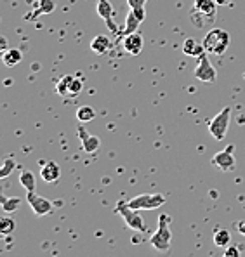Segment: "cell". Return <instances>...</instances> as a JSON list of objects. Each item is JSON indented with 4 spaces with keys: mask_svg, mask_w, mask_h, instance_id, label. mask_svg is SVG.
<instances>
[{
    "mask_svg": "<svg viewBox=\"0 0 245 257\" xmlns=\"http://www.w3.org/2000/svg\"><path fill=\"white\" fill-rule=\"evenodd\" d=\"M172 241V233H171V215L160 214L158 217V228L150 238L152 247L158 252H169Z\"/></svg>",
    "mask_w": 245,
    "mask_h": 257,
    "instance_id": "6da1fadb",
    "label": "cell"
},
{
    "mask_svg": "<svg viewBox=\"0 0 245 257\" xmlns=\"http://www.w3.org/2000/svg\"><path fill=\"white\" fill-rule=\"evenodd\" d=\"M202 42L209 54L223 56L229 47V33L223 28H212L205 33Z\"/></svg>",
    "mask_w": 245,
    "mask_h": 257,
    "instance_id": "7a4b0ae2",
    "label": "cell"
},
{
    "mask_svg": "<svg viewBox=\"0 0 245 257\" xmlns=\"http://www.w3.org/2000/svg\"><path fill=\"white\" fill-rule=\"evenodd\" d=\"M167 202V196L162 193H143L127 202V205L134 210H155Z\"/></svg>",
    "mask_w": 245,
    "mask_h": 257,
    "instance_id": "3957f363",
    "label": "cell"
},
{
    "mask_svg": "<svg viewBox=\"0 0 245 257\" xmlns=\"http://www.w3.org/2000/svg\"><path fill=\"white\" fill-rule=\"evenodd\" d=\"M116 212L122 215L124 222H126V226L129 229H133V231H139V233L148 231V228H146L145 221H143V217L139 215V212L134 209H131V207L127 205V202L116 203Z\"/></svg>",
    "mask_w": 245,
    "mask_h": 257,
    "instance_id": "277c9868",
    "label": "cell"
},
{
    "mask_svg": "<svg viewBox=\"0 0 245 257\" xmlns=\"http://www.w3.org/2000/svg\"><path fill=\"white\" fill-rule=\"evenodd\" d=\"M229 118H231V108L226 106L210 120L209 132L212 134V138L216 139V141H223L226 138V132H228V127H229Z\"/></svg>",
    "mask_w": 245,
    "mask_h": 257,
    "instance_id": "5b68a950",
    "label": "cell"
},
{
    "mask_svg": "<svg viewBox=\"0 0 245 257\" xmlns=\"http://www.w3.org/2000/svg\"><path fill=\"white\" fill-rule=\"evenodd\" d=\"M193 73H195V78H197V80L205 82V84L216 82L217 71H216V68L212 66V63H210L207 52H203L200 58H198V64H197V68H195Z\"/></svg>",
    "mask_w": 245,
    "mask_h": 257,
    "instance_id": "8992f818",
    "label": "cell"
},
{
    "mask_svg": "<svg viewBox=\"0 0 245 257\" xmlns=\"http://www.w3.org/2000/svg\"><path fill=\"white\" fill-rule=\"evenodd\" d=\"M26 202H28V205L32 207L33 214L39 215V217H42V215H49L52 212V202H49L47 198H44V196L37 195L35 191H26Z\"/></svg>",
    "mask_w": 245,
    "mask_h": 257,
    "instance_id": "52a82bcc",
    "label": "cell"
},
{
    "mask_svg": "<svg viewBox=\"0 0 245 257\" xmlns=\"http://www.w3.org/2000/svg\"><path fill=\"white\" fill-rule=\"evenodd\" d=\"M233 150H235V146L229 145L228 148H224L223 151H217V153L212 157V164L224 172L233 171V169L236 167V160H235V155H233Z\"/></svg>",
    "mask_w": 245,
    "mask_h": 257,
    "instance_id": "ba28073f",
    "label": "cell"
},
{
    "mask_svg": "<svg viewBox=\"0 0 245 257\" xmlns=\"http://www.w3.org/2000/svg\"><path fill=\"white\" fill-rule=\"evenodd\" d=\"M145 18H146L145 7H134V9H131L129 14L126 16V26H124V30H122L124 35H131V33L138 32L139 25L145 21Z\"/></svg>",
    "mask_w": 245,
    "mask_h": 257,
    "instance_id": "9c48e42d",
    "label": "cell"
},
{
    "mask_svg": "<svg viewBox=\"0 0 245 257\" xmlns=\"http://www.w3.org/2000/svg\"><path fill=\"white\" fill-rule=\"evenodd\" d=\"M143 45H145V40H143V35L139 32L131 33V35H124L122 39L124 51L131 56H138L143 51Z\"/></svg>",
    "mask_w": 245,
    "mask_h": 257,
    "instance_id": "30bf717a",
    "label": "cell"
},
{
    "mask_svg": "<svg viewBox=\"0 0 245 257\" xmlns=\"http://www.w3.org/2000/svg\"><path fill=\"white\" fill-rule=\"evenodd\" d=\"M78 138H80V143H82V148H84L85 153H94L101 148V139L97 136H92L89 134L87 131L84 128V125L78 127Z\"/></svg>",
    "mask_w": 245,
    "mask_h": 257,
    "instance_id": "8fae6325",
    "label": "cell"
},
{
    "mask_svg": "<svg viewBox=\"0 0 245 257\" xmlns=\"http://www.w3.org/2000/svg\"><path fill=\"white\" fill-rule=\"evenodd\" d=\"M96 11L97 14H99L101 18H103L104 21H106L108 28L111 30V32H118V28H116V25L113 23V6L110 0H97V6H96Z\"/></svg>",
    "mask_w": 245,
    "mask_h": 257,
    "instance_id": "7c38bea8",
    "label": "cell"
},
{
    "mask_svg": "<svg viewBox=\"0 0 245 257\" xmlns=\"http://www.w3.org/2000/svg\"><path fill=\"white\" fill-rule=\"evenodd\" d=\"M193 9L202 13L203 18H207L209 21H214L216 20V13H217V2L216 0H195Z\"/></svg>",
    "mask_w": 245,
    "mask_h": 257,
    "instance_id": "4fadbf2b",
    "label": "cell"
},
{
    "mask_svg": "<svg viewBox=\"0 0 245 257\" xmlns=\"http://www.w3.org/2000/svg\"><path fill=\"white\" fill-rule=\"evenodd\" d=\"M59 176H61V169L56 162H45L42 169H40V177L45 183H56Z\"/></svg>",
    "mask_w": 245,
    "mask_h": 257,
    "instance_id": "5bb4252c",
    "label": "cell"
},
{
    "mask_svg": "<svg viewBox=\"0 0 245 257\" xmlns=\"http://www.w3.org/2000/svg\"><path fill=\"white\" fill-rule=\"evenodd\" d=\"M111 47H113V44L106 35H97L90 40V51L97 56H104Z\"/></svg>",
    "mask_w": 245,
    "mask_h": 257,
    "instance_id": "9a60e30c",
    "label": "cell"
},
{
    "mask_svg": "<svg viewBox=\"0 0 245 257\" xmlns=\"http://www.w3.org/2000/svg\"><path fill=\"white\" fill-rule=\"evenodd\" d=\"M183 52L186 56H191V58H200L207 51L203 47V42H198L197 39H186L183 44Z\"/></svg>",
    "mask_w": 245,
    "mask_h": 257,
    "instance_id": "2e32d148",
    "label": "cell"
},
{
    "mask_svg": "<svg viewBox=\"0 0 245 257\" xmlns=\"http://www.w3.org/2000/svg\"><path fill=\"white\" fill-rule=\"evenodd\" d=\"M21 59H23V54L20 49H7L2 54V63L6 64L7 68H14L16 64L21 63Z\"/></svg>",
    "mask_w": 245,
    "mask_h": 257,
    "instance_id": "e0dca14e",
    "label": "cell"
},
{
    "mask_svg": "<svg viewBox=\"0 0 245 257\" xmlns=\"http://www.w3.org/2000/svg\"><path fill=\"white\" fill-rule=\"evenodd\" d=\"M54 9H56L54 0H37L33 16H39V14H51Z\"/></svg>",
    "mask_w": 245,
    "mask_h": 257,
    "instance_id": "ac0fdd59",
    "label": "cell"
},
{
    "mask_svg": "<svg viewBox=\"0 0 245 257\" xmlns=\"http://www.w3.org/2000/svg\"><path fill=\"white\" fill-rule=\"evenodd\" d=\"M96 118V109L92 106H80L77 109V120L80 123H89Z\"/></svg>",
    "mask_w": 245,
    "mask_h": 257,
    "instance_id": "d6986e66",
    "label": "cell"
},
{
    "mask_svg": "<svg viewBox=\"0 0 245 257\" xmlns=\"http://www.w3.org/2000/svg\"><path fill=\"white\" fill-rule=\"evenodd\" d=\"M20 184L25 188L26 191H35V177L30 171H21L20 174Z\"/></svg>",
    "mask_w": 245,
    "mask_h": 257,
    "instance_id": "ffe728a7",
    "label": "cell"
},
{
    "mask_svg": "<svg viewBox=\"0 0 245 257\" xmlns=\"http://www.w3.org/2000/svg\"><path fill=\"white\" fill-rule=\"evenodd\" d=\"M73 78L75 77H71V75H66V77H63L61 80L58 82V85H56V92H58L61 97L70 96V85H71V82H73Z\"/></svg>",
    "mask_w": 245,
    "mask_h": 257,
    "instance_id": "44dd1931",
    "label": "cell"
},
{
    "mask_svg": "<svg viewBox=\"0 0 245 257\" xmlns=\"http://www.w3.org/2000/svg\"><path fill=\"white\" fill-rule=\"evenodd\" d=\"M14 229H16V221H14L13 217H2L0 219V235L4 236H9L14 233Z\"/></svg>",
    "mask_w": 245,
    "mask_h": 257,
    "instance_id": "7402d4cb",
    "label": "cell"
},
{
    "mask_svg": "<svg viewBox=\"0 0 245 257\" xmlns=\"http://www.w3.org/2000/svg\"><path fill=\"white\" fill-rule=\"evenodd\" d=\"M229 241H231V235H229L228 229H217L216 233H214V243H216V247H228Z\"/></svg>",
    "mask_w": 245,
    "mask_h": 257,
    "instance_id": "603a6c76",
    "label": "cell"
},
{
    "mask_svg": "<svg viewBox=\"0 0 245 257\" xmlns=\"http://www.w3.org/2000/svg\"><path fill=\"white\" fill-rule=\"evenodd\" d=\"M21 205L20 198H7V196H2V210L6 214H11L14 210H18Z\"/></svg>",
    "mask_w": 245,
    "mask_h": 257,
    "instance_id": "cb8c5ba5",
    "label": "cell"
},
{
    "mask_svg": "<svg viewBox=\"0 0 245 257\" xmlns=\"http://www.w3.org/2000/svg\"><path fill=\"white\" fill-rule=\"evenodd\" d=\"M14 167H16V160L11 158V157H7L2 164V169H0V177H7L11 172L14 171Z\"/></svg>",
    "mask_w": 245,
    "mask_h": 257,
    "instance_id": "d4e9b609",
    "label": "cell"
},
{
    "mask_svg": "<svg viewBox=\"0 0 245 257\" xmlns=\"http://www.w3.org/2000/svg\"><path fill=\"white\" fill-rule=\"evenodd\" d=\"M82 89H84V82L78 80V78H73V82H71V85H70V97L78 96V94L82 92Z\"/></svg>",
    "mask_w": 245,
    "mask_h": 257,
    "instance_id": "484cf974",
    "label": "cell"
},
{
    "mask_svg": "<svg viewBox=\"0 0 245 257\" xmlns=\"http://www.w3.org/2000/svg\"><path fill=\"white\" fill-rule=\"evenodd\" d=\"M223 257H242V255H240V248L236 245H228Z\"/></svg>",
    "mask_w": 245,
    "mask_h": 257,
    "instance_id": "4316f807",
    "label": "cell"
},
{
    "mask_svg": "<svg viewBox=\"0 0 245 257\" xmlns=\"http://www.w3.org/2000/svg\"><path fill=\"white\" fill-rule=\"evenodd\" d=\"M146 2H148V0H127L131 9H134V7H145Z\"/></svg>",
    "mask_w": 245,
    "mask_h": 257,
    "instance_id": "83f0119b",
    "label": "cell"
},
{
    "mask_svg": "<svg viewBox=\"0 0 245 257\" xmlns=\"http://www.w3.org/2000/svg\"><path fill=\"white\" fill-rule=\"evenodd\" d=\"M236 229H238V233L240 235H243L245 236V221H240V222H236Z\"/></svg>",
    "mask_w": 245,
    "mask_h": 257,
    "instance_id": "f1b7e54d",
    "label": "cell"
},
{
    "mask_svg": "<svg viewBox=\"0 0 245 257\" xmlns=\"http://www.w3.org/2000/svg\"><path fill=\"white\" fill-rule=\"evenodd\" d=\"M0 47H2V51H7V39L6 37H0Z\"/></svg>",
    "mask_w": 245,
    "mask_h": 257,
    "instance_id": "f546056e",
    "label": "cell"
},
{
    "mask_svg": "<svg viewBox=\"0 0 245 257\" xmlns=\"http://www.w3.org/2000/svg\"><path fill=\"white\" fill-rule=\"evenodd\" d=\"M217 6H229L231 4V0H216Z\"/></svg>",
    "mask_w": 245,
    "mask_h": 257,
    "instance_id": "4dcf8cb0",
    "label": "cell"
}]
</instances>
